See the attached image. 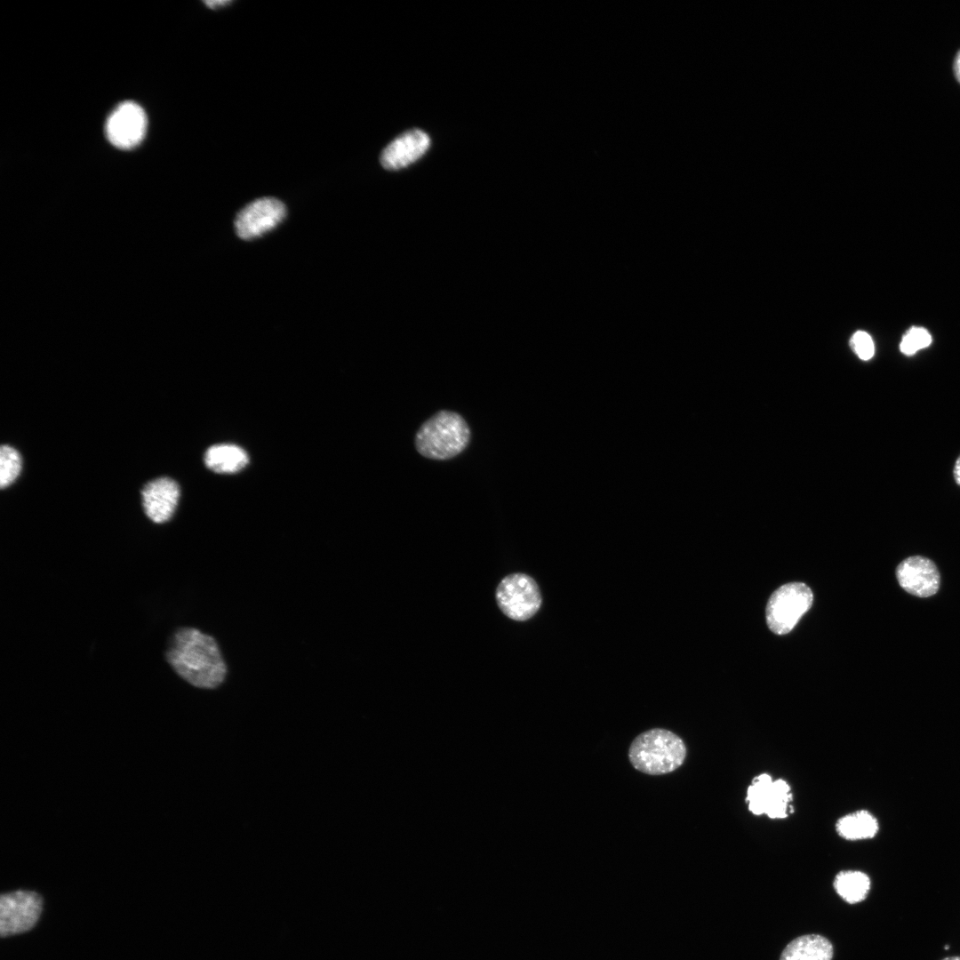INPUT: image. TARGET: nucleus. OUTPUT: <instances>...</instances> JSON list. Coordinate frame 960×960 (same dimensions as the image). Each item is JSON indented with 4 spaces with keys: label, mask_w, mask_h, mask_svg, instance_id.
<instances>
[{
    "label": "nucleus",
    "mask_w": 960,
    "mask_h": 960,
    "mask_svg": "<svg viewBox=\"0 0 960 960\" xmlns=\"http://www.w3.org/2000/svg\"><path fill=\"white\" fill-rule=\"evenodd\" d=\"M165 659L181 679L196 688H217L227 676L217 641L196 628H177L167 643Z\"/></svg>",
    "instance_id": "1"
},
{
    "label": "nucleus",
    "mask_w": 960,
    "mask_h": 960,
    "mask_svg": "<svg viewBox=\"0 0 960 960\" xmlns=\"http://www.w3.org/2000/svg\"><path fill=\"white\" fill-rule=\"evenodd\" d=\"M684 740L675 732L653 728L637 735L628 748L632 766L645 774L661 775L678 769L686 757Z\"/></svg>",
    "instance_id": "2"
},
{
    "label": "nucleus",
    "mask_w": 960,
    "mask_h": 960,
    "mask_svg": "<svg viewBox=\"0 0 960 960\" xmlns=\"http://www.w3.org/2000/svg\"><path fill=\"white\" fill-rule=\"evenodd\" d=\"M470 436V428L461 415L443 410L422 423L414 444L423 457L445 460L461 453L468 445Z\"/></svg>",
    "instance_id": "3"
},
{
    "label": "nucleus",
    "mask_w": 960,
    "mask_h": 960,
    "mask_svg": "<svg viewBox=\"0 0 960 960\" xmlns=\"http://www.w3.org/2000/svg\"><path fill=\"white\" fill-rule=\"evenodd\" d=\"M813 594L802 582L787 583L770 596L765 615L769 628L777 635L789 633L811 608Z\"/></svg>",
    "instance_id": "4"
},
{
    "label": "nucleus",
    "mask_w": 960,
    "mask_h": 960,
    "mask_svg": "<svg viewBox=\"0 0 960 960\" xmlns=\"http://www.w3.org/2000/svg\"><path fill=\"white\" fill-rule=\"evenodd\" d=\"M495 597L500 611L509 619L524 621L540 608L541 595L536 581L524 573H512L499 583Z\"/></svg>",
    "instance_id": "5"
},
{
    "label": "nucleus",
    "mask_w": 960,
    "mask_h": 960,
    "mask_svg": "<svg viewBox=\"0 0 960 960\" xmlns=\"http://www.w3.org/2000/svg\"><path fill=\"white\" fill-rule=\"evenodd\" d=\"M792 794L790 786L782 779L773 780L762 773L754 778L747 790L748 810L755 815L770 819H784L788 815Z\"/></svg>",
    "instance_id": "6"
},
{
    "label": "nucleus",
    "mask_w": 960,
    "mask_h": 960,
    "mask_svg": "<svg viewBox=\"0 0 960 960\" xmlns=\"http://www.w3.org/2000/svg\"><path fill=\"white\" fill-rule=\"evenodd\" d=\"M43 900L32 891H16L0 898V934L11 936L30 930L37 922Z\"/></svg>",
    "instance_id": "7"
},
{
    "label": "nucleus",
    "mask_w": 960,
    "mask_h": 960,
    "mask_svg": "<svg viewBox=\"0 0 960 960\" xmlns=\"http://www.w3.org/2000/svg\"><path fill=\"white\" fill-rule=\"evenodd\" d=\"M286 215L285 205L276 198H259L236 215L235 228L237 236L251 240L275 228Z\"/></svg>",
    "instance_id": "8"
},
{
    "label": "nucleus",
    "mask_w": 960,
    "mask_h": 960,
    "mask_svg": "<svg viewBox=\"0 0 960 960\" xmlns=\"http://www.w3.org/2000/svg\"><path fill=\"white\" fill-rule=\"evenodd\" d=\"M895 574L900 586L917 597L932 596L940 588V575L936 564L923 556H912L902 560Z\"/></svg>",
    "instance_id": "9"
},
{
    "label": "nucleus",
    "mask_w": 960,
    "mask_h": 960,
    "mask_svg": "<svg viewBox=\"0 0 960 960\" xmlns=\"http://www.w3.org/2000/svg\"><path fill=\"white\" fill-rule=\"evenodd\" d=\"M147 118L143 109L134 102L120 104L108 119L106 131L109 141L116 147L130 148L143 138Z\"/></svg>",
    "instance_id": "10"
},
{
    "label": "nucleus",
    "mask_w": 960,
    "mask_h": 960,
    "mask_svg": "<svg viewBox=\"0 0 960 960\" xmlns=\"http://www.w3.org/2000/svg\"><path fill=\"white\" fill-rule=\"evenodd\" d=\"M429 136L420 129L408 130L394 139L381 152L383 168L396 171L420 159L430 147Z\"/></svg>",
    "instance_id": "11"
},
{
    "label": "nucleus",
    "mask_w": 960,
    "mask_h": 960,
    "mask_svg": "<svg viewBox=\"0 0 960 960\" xmlns=\"http://www.w3.org/2000/svg\"><path fill=\"white\" fill-rule=\"evenodd\" d=\"M143 509L156 524L169 521L175 512L180 487L170 477L162 476L148 482L141 491Z\"/></svg>",
    "instance_id": "12"
},
{
    "label": "nucleus",
    "mask_w": 960,
    "mask_h": 960,
    "mask_svg": "<svg viewBox=\"0 0 960 960\" xmlns=\"http://www.w3.org/2000/svg\"><path fill=\"white\" fill-rule=\"evenodd\" d=\"M833 946L818 934H808L793 940L784 948L780 960H831Z\"/></svg>",
    "instance_id": "13"
},
{
    "label": "nucleus",
    "mask_w": 960,
    "mask_h": 960,
    "mask_svg": "<svg viewBox=\"0 0 960 960\" xmlns=\"http://www.w3.org/2000/svg\"><path fill=\"white\" fill-rule=\"evenodd\" d=\"M248 460L244 449L229 444L212 445L204 455L206 467L220 474L236 473L247 465Z\"/></svg>",
    "instance_id": "14"
},
{
    "label": "nucleus",
    "mask_w": 960,
    "mask_h": 960,
    "mask_svg": "<svg viewBox=\"0 0 960 960\" xmlns=\"http://www.w3.org/2000/svg\"><path fill=\"white\" fill-rule=\"evenodd\" d=\"M836 829L846 840L868 839L877 833L878 822L870 812L861 810L838 819Z\"/></svg>",
    "instance_id": "15"
},
{
    "label": "nucleus",
    "mask_w": 960,
    "mask_h": 960,
    "mask_svg": "<svg viewBox=\"0 0 960 960\" xmlns=\"http://www.w3.org/2000/svg\"><path fill=\"white\" fill-rule=\"evenodd\" d=\"M837 894L850 904L864 900L870 889V879L863 872L845 870L839 872L834 880Z\"/></svg>",
    "instance_id": "16"
},
{
    "label": "nucleus",
    "mask_w": 960,
    "mask_h": 960,
    "mask_svg": "<svg viewBox=\"0 0 960 960\" xmlns=\"http://www.w3.org/2000/svg\"><path fill=\"white\" fill-rule=\"evenodd\" d=\"M21 469V458L16 449L10 445L0 448V486H9L18 477Z\"/></svg>",
    "instance_id": "17"
},
{
    "label": "nucleus",
    "mask_w": 960,
    "mask_h": 960,
    "mask_svg": "<svg viewBox=\"0 0 960 960\" xmlns=\"http://www.w3.org/2000/svg\"><path fill=\"white\" fill-rule=\"evenodd\" d=\"M932 343L931 334L922 327L910 328L902 337L900 344L901 353L912 356Z\"/></svg>",
    "instance_id": "18"
},
{
    "label": "nucleus",
    "mask_w": 960,
    "mask_h": 960,
    "mask_svg": "<svg viewBox=\"0 0 960 960\" xmlns=\"http://www.w3.org/2000/svg\"><path fill=\"white\" fill-rule=\"evenodd\" d=\"M850 344L852 350L862 360H869L874 356V342L870 335L866 332H856L852 335Z\"/></svg>",
    "instance_id": "19"
},
{
    "label": "nucleus",
    "mask_w": 960,
    "mask_h": 960,
    "mask_svg": "<svg viewBox=\"0 0 960 960\" xmlns=\"http://www.w3.org/2000/svg\"><path fill=\"white\" fill-rule=\"evenodd\" d=\"M204 3L210 8H218V7H223V6L230 4L231 2L230 1H226V0H214V1H207V2L205 1Z\"/></svg>",
    "instance_id": "20"
},
{
    "label": "nucleus",
    "mask_w": 960,
    "mask_h": 960,
    "mask_svg": "<svg viewBox=\"0 0 960 960\" xmlns=\"http://www.w3.org/2000/svg\"><path fill=\"white\" fill-rule=\"evenodd\" d=\"M954 72L956 79L960 83V51L956 53L954 60Z\"/></svg>",
    "instance_id": "21"
},
{
    "label": "nucleus",
    "mask_w": 960,
    "mask_h": 960,
    "mask_svg": "<svg viewBox=\"0 0 960 960\" xmlns=\"http://www.w3.org/2000/svg\"><path fill=\"white\" fill-rule=\"evenodd\" d=\"M954 478L958 485H960V456L956 460L954 466Z\"/></svg>",
    "instance_id": "22"
},
{
    "label": "nucleus",
    "mask_w": 960,
    "mask_h": 960,
    "mask_svg": "<svg viewBox=\"0 0 960 960\" xmlns=\"http://www.w3.org/2000/svg\"><path fill=\"white\" fill-rule=\"evenodd\" d=\"M942 960H960V956H948L943 958Z\"/></svg>",
    "instance_id": "23"
}]
</instances>
